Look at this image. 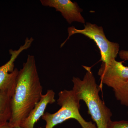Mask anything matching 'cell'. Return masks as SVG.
I'll return each mask as SVG.
<instances>
[{
  "instance_id": "5",
  "label": "cell",
  "mask_w": 128,
  "mask_h": 128,
  "mask_svg": "<svg viewBox=\"0 0 128 128\" xmlns=\"http://www.w3.org/2000/svg\"><path fill=\"white\" fill-rule=\"evenodd\" d=\"M32 38H27L23 45L17 50H10V59L6 64L0 66V91L11 90L16 88L18 71L14 68V62L22 51L30 48L34 41Z\"/></svg>"
},
{
  "instance_id": "10",
  "label": "cell",
  "mask_w": 128,
  "mask_h": 128,
  "mask_svg": "<svg viewBox=\"0 0 128 128\" xmlns=\"http://www.w3.org/2000/svg\"><path fill=\"white\" fill-rule=\"evenodd\" d=\"M113 90L117 100L121 105L128 107V81Z\"/></svg>"
},
{
  "instance_id": "11",
  "label": "cell",
  "mask_w": 128,
  "mask_h": 128,
  "mask_svg": "<svg viewBox=\"0 0 128 128\" xmlns=\"http://www.w3.org/2000/svg\"><path fill=\"white\" fill-rule=\"evenodd\" d=\"M108 128H128V121H112L110 122Z\"/></svg>"
},
{
  "instance_id": "12",
  "label": "cell",
  "mask_w": 128,
  "mask_h": 128,
  "mask_svg": "<svg viewBox=\"0 0 128 128\" xmlns=\"http://www.w3.org/2000/svg\"><path fill=\"white\" fill-rule=\"evenodd\" d=\"M118 54L121 59L124 60H128V50H120Z\"/></svg>"
},
{
  "instance_id": "2",
  "label": "cell",
  "mask_w": 128,
  "mask_h": 128,
  "mask_svg": "<svg viewBox=\"0 0 128 128\" xmlns=\"http://www.w3.org/2000/svg\"><path fill=\"white\" fill-rule=\"evenodd\" d=\"M86 70L83 80L73 77L72 90L80 100L84 102L88 113L95 122L97 128H108L112 113L99 95L100 88L97 84L91 67L83 66Z\"/></svg>"
},
{
  "instance_id": "14",
  "label": "cell",
  "mask_w": 128,
  "mask_h": 128,
  "mask_svg": "<svg viewBox=\"0 0 128 128\" xmlns=\"http://www.w3.org/2000/svg\"><path fill=\"white\" fill-rule=\"evenodd\" d=\"M14 128H22V127H21L20 126H16V127H15Z\"/></svg>"
},
{
  "instance_id": "6",
  "label": "cell",
  "mask_w": 128,
  "mask_h": 128,
  "mask_svg": "<svg viewBox=\"0 0 128 128\" xmlns=\"http://www.w3.org/2000/svg\"><path fill=\"white\" fill-rule=\"evenodd\" d=\"M124 61L116 60L109 63L102 62L98 72L102 84L116 89L128 81V66H124Z\"/></svg>"
},
{
  "instance_id": "13",
  "label": "cell",
  "mask_w": 128,
  "mask_h": 128,
  "mask_svg": "<svg viewBox=\"0 0 128 128\" xmlns=\"http://www.w3.org/2000/svg\"><path fill=\"white\" fill-rule=\"evenodd\" d=\"M0 128H14L10 125L9 122L0 126Z\"/></svg>"
},
{
  "instance_id": "7",
  "label": "cell",
  "mask_w": 128,
  "mask_h": 128,
  "mask_svg": "<svg viewBox=\"0 0 128 128\" xmlns=\"http://www.w3.org/2000/svg\"><path fill=\"white\" fill-rule=\"evenodd\" d=\"M44 6L53 8L59 12L66 22L71 24L73 22L85 24V20L81 12L83 10L76 2L70 0H41Z\"/></svg>"
},
{
  "instance_id": "3",
  "label": "cell",
  "mask_w": 128,
  "mask_h": 128,
  "mask_svg": "<svg viewBox=\"0 0 128 128\" xmlns=\"http://www.w3.org/2000/svg\"><path fill=\"white\" fill-rule=\"evenodd\" d=\"M57 104L61 108L54 114L46 112L42 117L46 122L45 128H54L66 120L74 119L78 121L82 128H97L91 121L88 122L80 114V100L73 90H64L58 94Z\"/></svg>"
},
{
  "instance_id": "1",
  "label": "cell",
  "mask_w": 128,
  "mask_h": 128,
  "mask_svg": "<svg viewBox=\"0 0 128 128\" xmlns=\"http://www.w3.org/2000/svg\"><path fill=\"white\" fill-rule=\"evenodd\" d=\"M35 58L28 54L26 61L18 71L16 88L12 99V114L9 121L14 128L21 124L42 96Z\"/></svg>"
},
{
  "instance_id": "4",
  "label": "cell",
  "mask_w": 128,
  "mask_h": 128,
  "mask_svg": "<svg viewBox=\"0 0 128 128\" xmlns=\"http://www.w3.org/2000/svg\"><path fill=\"white\" fill-rule=\"evenodd\" d=\"M68 35L67 39L61 44L64 46L66 41L73 34H81L92 40L100 50L101 60L105 63H109L115 60L119 52L120 45L116 42H111L107 38L103 28L95 24L87 22L83 29H76L74 26L68 28Z\"/></svg>"
},
{
  "instance_id": "8",
  "label": "cell",
  "mask_w": 128,
  "mask_h": 128,
  "mask_svg": "<svg viewBox=\"0 0 128 128\" xmlns=\"http://www.w3.org/2000/svg\"><path fill=\"white\" fill-rule=\"evenodd\" d=\"M55 94L52 90H48L46 94L42 95L40 100L21 124L20 127L22 128H34L35 124L44 114L47 105L55 102Z\"/></svg>"
},
{
  "instance_id": "15",
  "label": "cell",
  "mask_w": 128,
  "mask_h": 128,
  "mask_svg": "<svg viewBox=\"0 0 128 128\" xmlns=\"http://www.w3.org/2000/svg\"></svg>"
},
{
  "instance_id": "9",
  "label": "cell",
  "mask_w": 128,
  "mask_h": 128,
  "mask_svg": "<svg viewBox=\"0 0 128 128\" xmlns=\"http://www.w3.org/2000/svg\"><path fill=\"white\" fill-rule=\"evenodd\" d=\"M15 89L0 91V126L9 122L12 116V99Z\"/></svg>"
}]
</instances>
